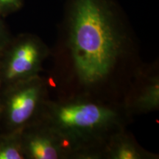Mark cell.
I'll return each instance as SVG.
<instances>
[{
  "instance_id": "9c48e42d",
  "label": "cell",
  "mask_w": 159,
  "mask_h": 159,
  "mask_svg": "<svg viewBox=\"0 0 159 159\" xmlns=\"http://www.w3.org/2000/svg\"><path fill=\"white\" fill-rule=\"evenodd\" d=\"M22 0H0V12L4 15L13 13L21 7Z\"/></svg>"
},
{
  "instance_id": "8992f818",
  "label": "cell",
  "mask_w": 159,
  "mask_h": 159,
  "mask_svg": "<svg viewBox=\"0 0 159 159\" xmlns=\"http://www.w3.org/2000/svg\"><path fill=\"white\" fill-rule=\"evenodd\" d=\"M25 158L21 133H6L0 136V159Z\"/></svg>"
},
{
  "instance_id": "7a4b0ae2",
  "label": "cell",
  "mask_w": 159,
  "mask_h": 159,
  "mask_svg": "<svg viewBox=\"0 0 159 159\" xmlns=\"http://www.w3.org/2000/svg\"><path fill=\"white\" fill-rule=\"evenodd\" d=\"M50 116L55 130L65 139H74L103 133L115 124L117 115L102 105L72 102L55 107Z\"/></svg>"
},
{
  "instance_id": "277c9868",
  "label": "cell",
  "mask_w": 159,
  "mask_h": 159,
  "mask_svg": "<svg viewBox=\"0 0 159 159\" xmlns=\"http://www.w3.org/2000/svg\"><path fill=\"white\" fill-rule=\"evenodd\" d=\"M42 56V48L33 38L10 41L0 54V82L6 85L35 77Z\"/></svg>"
},
{
  "instance_id": "5b68a950",
  "label": "cell",
  "mask_w": 159,
  "mask_h": 159,
  "mask_svg": "<svg viewBox=\"0 0 159 159\" xmlns=\"http://www.w3.org/2000/svg\"><path fill=\"white\" fill-rule=\"evenodd\" d=\"M21 139L25 158L57 159L63 156L65 139L52 130L31 129L27 127L21 132Z\"/></svg>"
},
{
  "instance_id": "3957f363",
  "label": "cell",
  "mask_w": 159,
  "mask_h": 159,
  "mask_svg": "<svg viewBox=\"0 0 159 159\" xmlns=\"http://www.w3.org/2000/svg\"><path fill=\"white\" fill-rule=\"evenodd\" d=\"M43 97V85L37 77L6 85L0 99V116L7 133H21L30 126Z\"/></svg>"
},
{
  "instance_id": "6da1fadb",
  "label": "cell",
  "mask_w": 159,
  "mask_h": 159,
  "mask_svg": "<svg viewBox=\"0 0 159 159\" xmlns=\"http://www.w3.org/2000/svg\"><path fill=\"white\" fill-rule=\"evenodd\" d=\"M122 35L105 0H75L70 18V43L80 78L94 83L113 68L122 47Z\"/></svg>"
},
{
  "instance_id": "ba28073f",
  "label": "cell",
  "mask_w": 159,
  "mask_h": 159,
  "mask_svg": "<svg viewBox=\"0 0 159 159\" xmlns=\"http://www.w3.org/2000/svg\"><path fill=\"white\" fill-rule=\"evenodd\" d=\"M111 156L115 159H139L141 158L142 155L130 142L121 140L112 146Z\"/></svg>"
},
{
  "instance_id": "30bf717a",
  "label": "cell",
  "mask_w": 159,
  "mask_h": 159,
  "mask_svg": "<svg viewBox=\"0 0 159 159\" xmlns=\"http://www.w3.org/2000/svg\"><path fill=\"white\" fill-rule=\"evenodd\" d=\"M2 16L3 15L0 12V54L9 41H11V39H9L8 33H7L5 24H4Z\"/></svg>"
},
{
  "instance_id": "52a82bcc",
  "label": "cell",
  "mask_w": 159,
  "mask_h": 159,
  "mask_svg": "<svg viewBox=\"0 0 159 159\" xmlns=\"http://www.w3.org/2000/svg\"><path fill=\"white\" fill-rule=\"evenodd\" d=\"M159 104L158 80H154L144 89L136 101L137 108L142 111H151L158 108Z\"/></svg>"
}]
</instances>
